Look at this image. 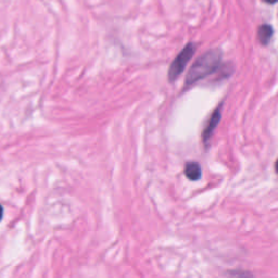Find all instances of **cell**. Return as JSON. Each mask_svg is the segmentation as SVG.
I'll return each instance as SVG.
<instances>
[{"label":"cell","mask_w":278,"mask_h":278,"mask_svg":"<svg viewBox=\"0 0 278 278\" xmlns=\"http://www.w3.org/2000/svg\"><path fill=\"white\" fill-rule=\"evenodd\" d=\"M276 171L278 173V160H277V162H276Z\"/></svg>","instance_id":"obj_9"},{"label":"cell","mask_w":278,"mask_h":278,"mask_svg":"<svg viewBox=\"0 0 278 278\" xmlns=\"http://www.w3.org/2000/svg\"><path fill=\"white\" fill-rule=\"evenodd\" d=\"M3 215H4V208H3L2 204H0V221L3 219Z\"/></svg>","instance_id":"obj_7"},{"label":"cell","mask_w":278,"mask_h":278,"mask_svg":"<svg viewBox=\"0 0 278 278\" xmlns=\"http://www.w3.org/2000/svg\"><path fill=\"white\" fill-rule=\"evenodd\" d=\"M221 108H222V106H219L218 108H216L214 113L212 114V116H211V119L208 123L206 129H204V131H203V142L204 143H207L209 139L211 138L212 134H213V131L215 130L216 126L218 125L219 121H221V112H222Z\"/></svg>","instance_id":"obj_3"},{"label":"cell","mask_w":278,"mask_h":278,"mask_svg":"<svg viewBox=\"0 0 278 278\" xmlns=\"http://www.w3.org/2000/svg\"><path fill=\"white\" fill-rule=\"evenodd\" d=\"M263 2L267 3V4H275V3L278 2V0H263Z\"/></svg>","instance_id":"obj_8"},{"label":"cell","mask_w":278,"mask_h":278,"mask_svg":"<svg viewBox=\"0 0 278 278\" xmlns=\"http://www.w3.org/2000/svg\"><path fill=\"white\" fill-rule=\"evenodd\" d=\"M228 276L230 278H254L250 272H247V270H240V269L229 270Z\"/></svg>","instance_id":"obj_6"},{"label":"cell","mask_w":278,"mask_h":278,"mask_svg":"<svg viewBox=\"0 0 278 278\" xmlns=\"http://www.w3.org/2000/svg\"><path fill=\"white\" fill-rule=\"evenodd\" d=\"M185 175L189 180L197 181L201 177V167L197 162H188L185 166Z\"/></svg>","instance_id":"obj_4"},{"label":"cell","mask_w":278,"mask_h":278,"mask_svg":"<svg viewBox=\"0 0 278 278\" xmlns=\"http://www.w3.org/2000/svg\"><path fill=\"white\" fill-rule=\"evenodd\" d=\"M273 35V28L269 25H262L259 28V39L263 45H267Z\"/></svg>","instance_id":"obj_5"},{"label":"cell","mask_w":278,"mask_h":278,"mask_svg":"<svg viewBox=\"0 0 278 278\" xmlns=\"http://www.w3.org/2000/svg\"><path fill=\"white\" fill-rule=\"evenodd\" d=\"M222 54L217 49L210 50L208 53L202 55L198 60H197L192 69L189 70L188 75L186 77V86H190L198 82L206 76L210 75L212 72H214L221 62Z\"/></svg>","instance_id":"obj_1"},{"label":"cell","mask_w":278,"mask_h":278,"mask_svg":"<svg viewBox=\"0 0 278 278\" xmlns=\"http://www.w3.org/2000/svg\"><path fill=\"white\" fill-rule=\"evenodd\" d=\"M195 45L194 43H188V45L180 51V54L176 57L171 67L169 69V80L170 82H174L178 78V76L181 74L182 71L185 70L187 63L192 59L193 55L195 54Z\"/></svg>","instance_id":"obj_2"}]
</instances>
